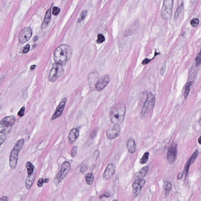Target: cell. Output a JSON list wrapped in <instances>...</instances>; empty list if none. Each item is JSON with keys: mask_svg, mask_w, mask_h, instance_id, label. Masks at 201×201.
<instances>
[{"mask_svg": "<svg viewBox=\"0 0 201 201\" xmlns=\"http://www.w3.org/2000/svg\"><path fill=\"white\" fill-rule=\"evenodd\" d=\"M73 49L68 44H60L57 48L53 53V58L56 63L62 65L71 58Z\"/></svg>", "mask_w": 201, "mask_h": 201, "instance_id": "6da1fadb", "label": "cell"}, {"mask_svg": "<svg viewBox=\"0 0 201 201\" xmlns=\"http://www.w3.org/2000/svg\"><path fill=\"white\" fill-rule=\"evenodd\" d=\"M126 107L122 103L115 104L110 109V120L113 125H120L123 122L126 113Z\"/></svg>", "mask_w": 201, "mask_h": 201, "instance_id": "7a4b0ae2", "label": "cell"}, {"mask_svg": "<svg viewBox=\"0 0 201 201\" xmlns=\"http://www.w3.org/2000/svg\"><path fill=\"white\" fill-rule=\"evenodd\" d=\"M24 139H19L15 143L11 151L9 158V165L12 169H15L17 166L19 153L24 145Z\"/></svg>", "mask_w": 201, "mask_h": 201, "instance_id": "3957f363", "label": "cell"}, {"mask_svg": "<svg viewBox=\"0 0 201 201\" xmlns=\"http://www.w3.org/2000/svg\"><path fill=\"white\" fill-rule=\"evenodd\" d=\"M15 118L13 115L5 117L0 121V133L6 134L10 132L14 125Z\"/></svg>", "mask_w": 201, "mask_h": 201, "instance_id": "277c9868", "label": "cell"}, {"mask_svg": "<svg viewBox=\"0 0 201 201\" xmlns=\"http://www.w3.org/2000/svg\"><path fill=\"white\" fill-rule=\"evenodd\" d=\"M64 72V69L62 65L55 63L53 64L49 73V80L52 82H55L63 74Z\"/></svg>", "mask_w": 201, "mask_h": 201, "instance_id": "5b68a950", "label": "cell"}, {"mask_svg": "<svg viewBox=\"0 0 201 201\" xmlns=\"http://www.w3.org/2000/svg\"><path fill=\"white\" fill-rule=\"evenodd\" d=\"M155 97L153 93H149L147 95L146 100L141 110L142 115L145 116L153 110L155 103Z\"/></svg>", "mask_w": 201, "mask_h": 201, "instance_id": "8992f818", "label": "cell"}, {"mask_svg": "<svg viewBox=\"0 0 201 201\" xmlns=\"http://www.w3.org/2000/svg\"><path fill=\"white\" fill-rule=\"evenodd\" d=\"M71 168V165H70L69 162H67V161L63 162L61 165L60 171L57 175L56 177L55 178V182L58 184L62 182L64 178L69 173Z\"/></svg>", "mask_w": 201, "mask_h": 201, "instance_id": "52a82bcc", "label": "cell"}, {"mask_svg": "<svg viewBox=\"0 0 201 201\" xmlns=\"http://www.w3.org/2000/svg\"><path fill=\"white\" fill-rule=\"evenodd\" d=\"M173 1L172 0H165L163 4L161 15L164 19L167 20L171 17L172 13Z\"/></svg>", "mask_w": 201, "mask_h": 201, "instance_id": "ba28073f", "label": "cell"}, {"mask_svg": "<svg viewBox=\"0 0 201 201\" xmlns=\"http://www.w3.org/2000/svg\"><path fill=\"white\" fill-rule=\"evenodd\" d=\"M32 30L30 27L24 28L21 31L18 36V39L21 43H24L29 40L32 36Z\"/></svg>", "mask_w": 201, "mask_h": 201, "instance_id": "9c48e42d", "label": "cell"}, {"mask_svg": "<svg viewBox=\"0 0 201 201\" xmlns=\"http://www.w3.org/2000/svg\"><path fill=\"white\" fill-rule=\"evenodd\" d=\"M121 133V127L119 125H113L107 130L106 136L110 140H113L118 137Z\"/></svg>", "mask_w": 201, "mask_h": 201, "instance_id": "30bf717a", "label": "cell"}, {"mask_svg": "<svg viewBox=\"0 0 201 201\" xmlns=\"http://www.w3.org/2000/svg\"><path fill=\"white\" fill-rule=\"evenodd\" d=\"M177 155V145L174 143H172L167 153V159L170 163H173L176 159Z\"/></svg>", "mask_w": 201, "mask_h": 201, "instance_id": "8fae6325", "label": "cell"}, {"mask_svg": "<svg viewBox=\"0 0 201 201\" xmlns=\"http://www.w3.org/2000/svg\"><path fill=\"white\" fill-rule=\"evenodd\" d=\"M145 183V180L142 178L138 179L133 182L132 185L133 188V198H136L138 195Z\"/></svg>", "mask_w": 201, "mask_h": 201, "instance_id": "7c38bea8", "label": "cell"}, {"mask_svg": "<svg viewBox=\"0 0 201 201\" xmlns=\"http://www.w3.org/2000/svg\"><path fill=\"white\" fill-rule=\"evenodd\" d=\"M110 81V78L108 75H106L100 78L95 85L97 91H100L103 89Z\"/></svg>", "mask_w": 201, "mask_h": 201, "instance_id": "4fadbf2b", "label": "cell"}, {"mask_svg": "<svg viewBox=\"0 0 201 201\" xmlns=\"http://www.w3.org/2000/svg\"><path fill=\"white\" fill-rule=\"evenodd\" d=\"M67 102V98H63L62 100L60 102L58 107H57L56 111H55L54 113H53V116H52L51 119L52 120H55V119L59 118V117H60L62 115Z\"/></svg>", "mask_w": 201, "mask_h": 201, "instance_id": "5bb4252c", "label": "cell"}, {"mask_svg": "<svg viewBox=\"0 0 201 201\" xmlns=\"http://www.w3.org/2000/svg\"><path fill=\"white\" fill-rule=\"evenodd\" d=\"M116 171V166L113 163L109 164L103 173V178L109 179L113 177Z\"/></svg>", "mask_w": 201, "mask_h": 201, "instance_id": "9a60e30c", "label": "cell"}, {"mask_svg": "<svg viewBox=\"0 0 201 201\" xmlns=\"http://www.w3.org/2000/svg\"><path fill=\"white\" fill-rule=\"evenodd\" d=\"M198 154V150H196L194 153H193L191 157L190 158L189 160H188V162H187L186 164H185L183 172V174L185 175V178H186L187 176H188L190 166L195 160L196 157H197Z\"/></svg>", "mask_w": 201, "mask_h": 201, "instance_id": "2e32d148", "label": "cell"}, {"mask_svg": "<svg viewBox=\"0 0 201 201\" xmlns=\"http://www.w3.org/2000/svg\"><path fill=\"white\" fill-rule=\"evenodd\" d=\"M79 136V129L75 128L72 129L69 133L68 138L69 141L71 143L75 142L78 139Z\"/></svg>", "mask_w": 201, "mask_h": 201, "instance_id": "e0dca14e", "label": "cell"}, {"mask_svg": "<svg viewBox=\"0 0 201 201\" xmlns=\"http://www.w3.org/2000/svg\"><path fill=\"white\" fill-rule=\"evenodd\" d=\"M126 145L128 151L130 153H134L136 149V145L134 139L129 138L127 141Z\"/></svg>", "mask_w": 201, "mask_h": 201, "instance_id": "ac0fdd59", "label": "cell"}, {"mask_svg": "<svg viewBox=\"0 0 201 201\" xmlns=\"http://www.w3.org/2000/svg\"><path fill=\"white\" fill-rule=\"evenodd\" d=\"M36 173H33L31 175H28L25 181L26 188L28 189H30L34 183L35 177H36Z\"/></svg>", "mask_w": 201, "mask_h": 201, "instance_id": "d6986e66", "label": "cell"}, {"mask_svg": "<svg viewBox=\"0 0 201 201\" xmlns=\"http://www.w3.org/2000/svg\"><path fill=\"white\" fill-rule=\"evenodd\" d=\"M148 167L147 166L143 167L135 175V177L138 179H141L145 177L148 172Z\"/></svg>", "mask_w": 201, "mask_h": 201, "instance_id": "ffe728a7", "label": "cell"}, {"mask_svg": "<svg viewBox=\"0 0 201 201\" xmlns=\"http://www.w3.org/2000/svg\"><path fill=\"white\" fill-rule=\"evenodd\" d=\"M51 18V11L50 9H48L46 12L45 17H44L43 23L42 24V28H44L50 22Z\"/></svg>", "mask_w": 201, "mask_h": 201, "instance_id": "44dd1931", "label": "cell"}, {"mask_svg": "<svg viewBox=\"0 0 201 201\" xmlns=\"http://www.w3.org/2000/svg\"><path fill=\"white\" fill-rule=\"evenodd\" d=\"M86 182L88 185H92L94 181V176L93 173H88L85 176Z\"/></svg>", "mask_w": 201, "mask_h": 201, "instance_id": "7402d4cb", "label": "cell"}, {"mask_svg": "<svg viewBox=\"0 0 201 201\" xmlns=\"http://www.w3.org/2000/svg\"><path fill=\"white\" fill-rule=\"evenodd\" d=\"M26 167L27 170L28 174L31 175L33 174L34 170V167L33 164L30 162H28L26 164Z\"/></svg>", "mask_w": 201, "mask_h": 201, "instance_id": "603a6c76", "label": "cell"}, {"mask_svg": "<svg viewBox=\"0 0 201 201\" xmlns=\"http://www.w3.org/2000/svg\"><path fill=\"white\" fill-rule=\"evenodd\" d=\"M191 85V81H188V82L187 83L186 85H185V91H184V96L185 99H186V98L188 97V94H189Z\"/></svg>", "mask_w": 201, "mask_h": 201, "instance_id": "cb8c5ba5", "label": "cell"}, {"mask_svg": "<svg viewBox=\"0 0 201 201\" xmlns=\"http://www.w3.org/2000/svg\"><path fill=\"white\" fill-rule=\"evenodd\" d=\"M164 185L165 188V195L167 196L169 194L170 191H171L172 188V185L170 182L165 181L164 183Z\"/></svg>", "mask_w": 201, "mask_h": 201, "instance_id": "d4e9b609", "label": "cell"}, {"mask_svg": "<svg viewBox=\"0 0 201 201\" xmlns=\"http://www.w3.org/2000/svg\"><path fill=\"white\" fill-rule=\"evenodd\" d=\"M149 156V153L148 152H147L143 154L140 159V161H139L140 163L142 164L146 163L148 160Z\"/></svg>", "mask_w": 201, "mask_h": 201, "instance_id": "484cf974", "label": "cell"}, {"mask_svg": "<svg viewBox=\"0 0 201 201\" xmlns=\"http://www.w3.org/2000/svg\"><path fill=\"white\" fill-rule=\"evenodd\" d=\"M48 181L49 179H44L43 178H40L38 181L37 183L38 186L39 187V188H41V187H42L43 186L44 183L48 182Z\"/></svg>", "mask_w": 201, "mask_h": 201, "instance_id": "4316f807", "label": "cell"}, {"mask_svg": "<svg viewBox=\"0 0 201 201\" xmlns=\"http://www.w3.org/2000/svg\"><path fill=\"white\" fill-rule=\"evenodd\" d=\"M199 22V19L198 18H194L191 21V25L193 27H197Z\"/></svg>", "mask_w": 201, "mask_h": 201, "instance_id": "83f0119b", "label": "cell"}, {"mask_svg": "<svg viewBox=\"0 0 201 201\" xmlns=\"http://www.w3.org/2000/svg\"><path fill=\"white\" fill-rule=\"evenodd\" d=\"M105 41V38L103 35L102 34H98V36L97 42L99 43H102Z\"/></svg>", "mask_w": 201, "mask_h": 201, "instance_id": "f1b7e54d", "label": "cell"}, {"mask_svg": "<svg viewBox=\"0 0 201 201\" xmlns=\"http://www.w3.org/2000/svg\"><path fill=\"white\" fill-rule=\"evenodd\" d=\"M78 153V147L75 146L72 149L71 152V156L73 158H74L76 156Z\"/></svg>", "mask_w": 201, "mask_h": 201, "instance_id": "f546056e", "label": "cell"}, {"mask_svg": "<svg viewBox=\"0 0 201 201\" xmlns=\"http://www.w3.org/2000/svg\"><path fill=\"white\" fill-rule=\"evenodd\" d=\"M183 8V6L182 5L177 9V10H176L175 13V18H177V17H178L179 15L180 14L181 12L182 11Z\"/></svg>", "mask_w": 201, "mask_h": 201, "instance_id": "4dcf8cb0", "label": "cell"}, {"mask_svg": "<svg viewBox=\"0 0 201 201\" xmlns=\"http://www.w3.org/2000/svg\"><path fill=\"white\" fill-rule=\"evenodd\" d=\"M87 13V11L86 10L84 11L81 14L80 18L78 19V22H80L82 20L84 19L86 17Z\"/></svg>", "mask_w": 201, "mask_h": 201, "instance_id": "1f68e13d", "label": "cell"}, {"mask_svg": "<svg viewBox=\"0 0 201 201\" xmlns=\"http://www.w3.org/2000/svg\"><path fill=\"white\" fill-rule=\"evenodd\" d=\"M30 44H27L22 49V53H27L30 50Z\"/></svg>", "mask_w": 201, "mask_h": 201, "instance_id": "d6a6232c", "label": "cell"}, {"mask_svg": "<svg viewBox=\"0 0 201 201\" xmlns=\"http://www.w3.org/2000/svg\"><path fill=\"white\" fill-rule=\"evenodd\" d=\"M25 107L24 106L22 107L18 113V116L20 117H22L23 116H24V113H25Z\"/></svg>", "mask_w": 201, "mask_h": 201, "instance_id": "836d02e7", "label": "cell"}, {"mask_svg": "<svg viewBox=\"0 0 201 201\" xmlns=\"http://www.w3.org/2000/svg\"><path fill=\"white\" fill-rule=\"evenodd\" d=\"M60 12V10L59 8L56 7H53V15H57L59 14Z\"/></svg>", "mask_w": 201, "mask_h": 201, "instance_id": "e575fe53", "label": "cell"}, {"mask_svg": "<svg viewBox=\"0 0 201 201\" xmlns=\"http://www.w3.org/2000/svg\"><path fill=\"white\" fill-rule=\"evenodd\" d=\"M7 137L5 134H2L0 136V147L4 143L6 140Z\"/></svg>", "mask_w": 201, "mask_h": 201, "instance_id": "d590c367", "label": "cell"}, {"mask_svg": "<svg viewBox=\"0 0 201 201\" xmlns=\"http://www.w3.org/2000/svg\"><path fill=\"white\" fill-rule=\"evenodd\" d=\"M196 65L198 67V66L200 65L201 62V56L200 53H199L198 54L197 56H196Z\"/></svg>", "mask_w": 201, "mask_h": 201, "instance_id": "8d00e7d4", "label": "cell"}, {"mask_svg": "<svg viewBox=\"0 0 201 201\" xmlns=\"http://www.w3.org/2000/svg\"><path fill=\"white\" fill-rule=\"evenodd\" d=\"M88 165H85L83 166L82 167H81L80 169V171L81 173H84L88 169Z\"/></svg>", "mask_w": 201, "mask_h": 201, "instance_id": "74e56055", "label": "cell"}, {"mask_svg": "<svg viewBox=\"0 0 201 201\" xmlns=\"http://www.w3.org/2000/svg\"><path fill=\"white\" fill-rule=\"evenodd\" d=\"M97 131L96 130H94L91 132L90 135V137L91 138L93 139L95 137L97 133Z\"/></svg>", "mask_w": 201, "mask_h": 201, "instance_id": "f35d334b", "label": "cell"}, {"mask_svg": "<svg viewBox=\"0 0 201 201\" xmlns=\"http://www.w3.org/2000/svg\"><path fill=\"white\" fill-rule=\"evenodd\" d=\"M150 61V60L147 58H146L142 62V64H146L147 63H148Z\"/></svg>", "mask_w": 201, "mask_h": 201, "instance_id": "ab89813d", "label": "cell"}, {"mask_svg": "<svg viewBox=\"0 0 201 201\" xmlns=\"http://www.w3.org/2000/svg\"><path fill=\"white\" fill-rule=\"evenodd\" d=\"M183 173H179L178 174V179H180L183 177Z\"/></svg>", "mask_w": 201, "mask_h": 201, "instance_id": "60d3db41", "label": "cell"}, {"mask_svg": "<svg viewBox=\"0 0 201 201\" xmlns=\"http://www.w3.org/2000/svg\"><path fill=\"white\" fill-rule=\"evenodd\" d=\"M36 65H32L30 67V70H33L35 68H36Z\"/></svg>", "mask_w": 201, "mask_h": 201, "instance_id": "b9f144b4", "label": "cell"}, {"mask_svg": "<svg viewBox=\"0 0 201 201\" xmlns=\"http://www.w3.org/2000/svg\"><path fill=\"white\" fill-rule=\"evenodd\" d=\"M38 39V37L37 36H35L33 38V41H36Z\"/></svg>", "mask_w": 201, "mask_h": 201, "instance_id": "7bdbcfd3", "label": "cell"}, {"mask_svg": "<svg viewBox=\"0 0 201 201\" xmlns=\"http://www.w3.org/2000/svg\"><path fill=\"white\" fill-rule=\"evenodd\" d=\"M201 137H200L198 139V141L199 143V144L201 143Z\"/></svg>", "mask_w": 201, "mask_h": 201, "instance_id": "ee69618b", "label": "cell"}, {"mask_svg": "<svg viewBox=\"0 0 201 201\" xmlns=\"http://www.w3.org/2000/svg\"><path fill=\"white\" fill-rule=\"evenodd\" d=\"M113 201H118L117 200H116V199H115V200H113Z\"/></svg>", "mask_w": 201, "mask_h": 201, "instance_id": "f6af8a7d", "label": "cell"}, {"mask_svg": "<svg viewBox=\"0 0 201 201\" xmlns=\"http://www.w3.org/2000/svg\"><path fill=\"white\" fill-rule=\"evenodd\" d=\"M0 201H3L1 200H0Z\"/></svg>", "mask_w": 201, "mask_h": 201, "instance_id": "bcb514c9", "label": "cell"}]
</instances>
